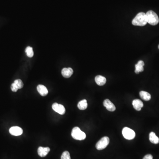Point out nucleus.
<instances>
[{
  "mask_svg": "<svg viewBox=\"0 0 159 159\" xmlns=\"http://www.w3.org/2000/svg\"><path fill=\"white\" fill-rule=\"evenodd\" d=\"M132 25L138 26H144L147 23L146 16L145 13L140 12L138 13L132 22Z\"/></svg>",
  "mask_w": 159,
  "mask_h": 159,
  "instance_id": "1",
  "label": "nucleus"
},
{
  "mask_svg": "<svg viewBox=\"0 0 159 159\" xmlns=\"http://www.w3.org/2000/svg\"><path fill=\"white\" fill-rule=\"evenodd\" d=\"M147 23L152 25H156L159 22V19L156 13L149 10L146 13Z\"/></svg>",
  "mask_w": 159,
  "mask_h": 159,
  "instance_id": "2",
  "label": "nucleus"
},
{
  "mask_svg": "<svg viewBox=\"0 0 159 159\" xmlns=\"http://www.w3.org/2000/svg\"><path fill=\"white\" fill-rule=\"evenodd\" d=\"M71 135L73 138L77 140H83L85 139L86 136L83 132L78 127H75L72 130Z\"/></svg>",
  "mask_w": 159,
  "mask_h": 159,
  "instance_id": "3",
  "label": "nucleus"
},
{
  "mask_svg": "<svg viewBox=\"0 0 159 159\" xmlns=\"http://www.w3.org/2000/svg\"><path fill=\"white\" fill-rule=\"evenodd\" d=\"M110 142V139L107 136H104L99 140L95 145L96 149L98 150H103L107 147Z\"/></svg>",
  "mask_w": 159,
  "mask_h": 159,
  "instance_id": "4",
  "label": "nucleus"
},
{
  "mask_svg": "<svg viewBox=\"0 0 159 159\" xmlns=\"http://www.w3.org/2000/svg\"><path fill=\"white\" fill-rule=\"evenodd\" d=\"M122 134L125 139L129 140L133 139L135 137L134 131L127 127L124 128L123 129Z\"/></svg>",
  "mask_w": 159,
  "mask_h": 159,
  "instance_id": "5",
  "label": "nucleus"
},
{
  "mask_svg": "<svg viewBox=\"0 0 159 159\" xmlns=\"http://www.w3.org/2000/svg\"><path fill=\"white\" fill-rule=\"evenodd\" d=\"M52 107L54 111L60 115H64L66 112V109H65V107L62 104H58L57 103H54L52 105Z\"/></svg>",
  "mask_w": 159,
  "mask_h": 159,
  "instance_id": "6",
  "label": "nucleus"
},
{
  "mask_svg": "<svg viewBox=\"0 0 159 159\" xmlns=\"http://www.w3.org/2000/svg\"><path fill=\"white\" fill-rule=\"evenodd\" d=\"M24 86V83L20 79L16 80L14 83L11 85V88L12 91L16 92L19 89H21Z\"/></svg>",
  "mask_w": 159,
  "mask_h": 159,
  "instance_id": "7",
  "label": "nucleus"
},
{
  "mask_svg": "<svg viewBox=\"0 0 159 159\" xmlns=\"http://www.w3.org/2000/svg\"><path fill=\"white\" fill-rule=\"evenodd\" d=\"M10 134L12 135L17 136L23 134V131L22 128L19 127H13L9 130Z\"/></svg>",
  "mask_w": 159,
  "mask_h": 159,
  "instance_id": "8",
  "label": "nucleus"
},
{
  "mask_svg": "<svg viewBox=\"0 0 159 159\" xmlns=\"http://www.w3.org/2000/svg\"><path fill=\"white\" fill-rule=\"evenodd\" d=\"M103 105L109 111L113 112L116 110L115 106L109 99H105L103 101Z\"/></svg>",
  "mask_w": 159,
  "mask_h": 159,
  "instance_id": "9",
  "label": "nucleus"
},
{
  "mask_svg": "<svg viewBox=\"0 0 159 159\" xmlns=\"http://www.w3.org/2000/svg\"><path fill=\"white\" fill-rule=\"evenodd\" d=\"M50 151V148L49 147H39L38 149V153L40 157H45Z\"/></svg>",
  "mask_w": 159,
  "mask_h": 159,
  "instance_id": "10",
  "label": "nucleus"
},
{
  "mask_svg": "<svg viewBox=\"0 0 159 159\" xmlns=\"http://www.w3.org/2000/svg\"><path fill=\"white\" fill-rule=\"evenodd\" d=\"M132 106L136 111H140L143 107L144 104L139 99H135L132 101Z\"/></svg>",
  "mask_w": 159,
  "mask_h": 159,
  "instance_id": "11",
  "label": "nucleus"
},
{
  "mask_svg": "<svg viewBox=\"0 0 159 159\" xmlns=\"http://www.w3.org/2000/svg\"><path fill=\"white\" fill-rule=\"evenodd\" d=\"M74 70L71 68H63L62 70V74L64 78H69L72 76Z\"/></svg>",
  "mask_w": 159,
  "mask_h": 159,
  "instance_id": "12",
  "label": "nucleus"
},
{
  "mask_svg": "<svg viewBox=\"0 0 159 159\" xmlns=\"http://www.w3.org/2000/svg\"><path fill=\"white\" fill-rule=\"evenodd\" d=\"M38 91L41 95L42 96H46L48 93V91L46 87L43 85H39L37 87Z\"/></svg>",
  "mask_w": 159,
  "mask_h": 159,
  "instance_id": "13",
  "label": "nucleus"
},
{
  "mask_svg": "<svg viewBox=\"0 0 159 159\" xmlns=\"http://www.w3.org/2000/svg\"><path fill=\"white\" fill-rule=\"evenodd\" d=\"M95 80L96 83L99 86L104 85L107 81L106 78L101 75L96 76Z\"/></svg>",
  "mask_w": 159,
  "mask_h": 159,
  "instance_id": "14",
  "label": "nucleus"
},
{
  "mask_svg": "<svg viewBox=\"0 0 159 159\" xmlns=\"http://www.w3.org/2000/svg\"><path fill=\"white\" fill-rule=\"evenodd\" d=\"M144 62L142 60H140L138 62V63L135 65V73L136 74H138L140 72H143L144 71Z\"/></svg>",
  "mask_w": 159,
  "mask_h": 159,
  "instance_id": "15",
  "label": "nucleus"
},
{
  "mask_svg": "<svg viewBox=\"0 0 159 159\" xmlns=\"http://www.w3.org/2000/svg\"><path fill=\"white\" fill-rule=\"evenodd\" d=\"M149 139L150 142L154 144L159 143V138L156 135L155 132H152L149 135Z\"/></svg>",
  "mask_w": 159,
  "mask_h": 159,
  "instance_id": "16",
  "label": "nucleus"
},
{
  "mask_svg": "<svg viewBox=\"0 0 159 159\" xmlns=\"http://www.w3.org/2000/svg\"><path fill=\"white\" fill-rule=\"evenodd\" d=\"M139 95L140 98L145 101H149L151 98V95L147 91H140Z\"/></svg>",
  "mask_w": 159,
  "mask_h": 159,
  "instance_id": "17",
  "label": "nucleus"
},
{
  "mask_svg": "<svg viewBox=\"0 0 159 159\" xmlns=\"http://www.w3.org/2000/svg\"><path fill=\"white\" fill-rule=\"evenodd\" d=\"M78 107L80 110H85L87 107V100L84 99L83 100H81V101H80L78 103Z\"/></svg>",
  "mask_w": 159,
  "mask_h": 159,
  "instance_id": "18",
  "label": "nucleus"
},
{
  "mask_svg": "<svg viewBox=\"0 0 159 159\" xmlns=\"http://www.w3.org/2000/svg\"><path fill=\"white\" fill-rule=\"evenodd\" d=\"M25 52L29 58H32L34 55V52L33 48L30 46H28L26 48Z\"/></svg>",
  "mask_w": 159,
  "mask_h": 159,
  "instance_id": "19",
  "label": "nucleus"
},
{
  "mask_svg": "<svg viewBox=\"0 0 159 159\" xmlns=\"http://www.w3.org/2000/svg\"><path fill=\"white\" fill-rule=\"evenodd\" d=\"M61 159H71L70 156L69 152L65 151L62 154Z\"/></svg>",
  "mask_w": 159,
  "mask_h": 159,
  "instance_id": "20",
  "label": "nucleus"
},
{
  "mask_svg": "<svg viewBox=\"0 0 159 159\" xmlns=\"http://www.w3.org/2000/svg\"><path fill=\"white\" fill-rule=\"evenodd\" d=\"M143 159H153V156L151 154H147L144 157Z\"/></svg>",
  "mask_w": 159,
  "mask_h": 159,
  "instance_id": "21",
  "label": "nucleus"
},
{
  "mask_svg": "<svg viewBox=\"0 0 159 159\" xmlns=\"http://www.w3.org/2000/svg\"><path fill=\"white\" fill-rule=\"evenodd\" d=\"M158 48H159V46H158Z\"/></svg>",
  "mask_w": 159,
  "mask_h": 159,
  "instance_id": "22",
  "label": "nucleus"
}]
</instances>
